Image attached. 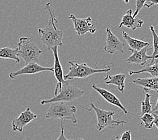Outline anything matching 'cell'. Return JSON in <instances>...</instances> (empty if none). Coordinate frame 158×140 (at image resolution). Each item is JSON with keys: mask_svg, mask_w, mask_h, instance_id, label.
Listing matches in <instances>:
<instances>
[{"mask_svg": "<svg viewBox=\"0 0 158 140\" xmlns=\"http://www.w3.org/2000/svg\"><path fill=\"white\" fill-rule=\"evenodd\" d=\"M123 39L126 40L127 44L129 46V50L132 51H140L142 49H143L145 47H149V43L148 42L141 40H139L136 39L131 37L128 34L125 32H123Z\"/></svg>", "mask_w": 158, "mask_h": 140, "instance_id": "cell-17", "label": "cell"}, {"mask_svg": "<svg viewBox=\"0 0 158 140\" xmlns=\"http://www.w3.org/2000/svg\"><path fill=\"white\" fill-rule=\"evenodd\" d=\"M0 58L4 59H12L17 63L20 62V59L18 56L17 49H12L7 47L0 48Z\"/></svg>", "mask_w": 158, "mask_h": 140, "instance_id": "cell-19", "label": "cell"}, {"mask_svg": "<svg viewBox=\"0 0 158 140\" xmlns=\"http://www.w3.org/2000/svg\"><path fill=\"white\" fill-rule=\"evenodd\" d=\"M52 71L53 72V67H43L38 63H30L25 65L24 67L21 68L20 70H17L14 72H11L9 74V77L11 79H15L18 76L24 75H32L39 74L43 71Z\"/></svg>", "mask_w": 158, "mask_h": 140, "instance_id": "cell-10", "label": "cell"}, {"mask_svg": "<svg viewBox=\"0 0 158 140\" xmlns=\"http://www.w3.org/2000/svg\"><path fill=\"white\" fill-rule=\"evenodd\" d=\"M141 73H149L152 77L158 78V59L155 60H151L148 66L145 67L143 69L140 70H132L130 71L129 74L133 75L134 74H138Z\"/></svg>", "mask_w": 158, "mask_h": 140, "instance_id": "cell-18", "label": "cell"}, {"mask_svg": "<svg viewBox=\"0 0 158 140\" xmlns=\"http://www.w3.org/2000/svg\"><path fill=\"white\" fill-rule=\"evenodd\" d=\"M150 99H151V94L146 92L144 100L141 102V111L139 113V117L143 115L145 113L152 112V106Z\"/></svg>", "mask_w": 158, "mask_h": 140, "instance_id": "cell-20", "label": "cell"}, {"mask_svg": "<svg viewBox=\"0 0 158 140\" xmlns=\"http://www.w3.org/2000/svg\"><path fill=\"white\" fill-rule=\"evenodd\" d=\"M92 109L95 111L97 117L96 128L98 131H101L104 129L109 127L110 129L123 126L127 124L124 121H118L113 119L115 116V112L111 111H105L98 107H96L93 103H90Z\"/></svg>", "mask_w": 158, "mask_h": 140, "instance_id": "cell-6", "label": "cell"}, {"mask_svg": "<svg viewBox=\"0 0 158 140\" xmlns=\"http://www.w3.org/2000/svg\"><path fill=\"white\" fill-rule=\"evenodd\" d=\"M55 140H73V139H67V138H66V137L65 136V132H64V126H63V120H61V134H60V135L59 136V138Z\"/></svg>", "mask_w": 158, "mask_h": 140, "instance_id": "cell-24", "label": "cell"}, {"mask_svg": "<svg viewBox=\"0 0 158 140\" xmlns=\"http://www.w3.org/2000/svg\"><path fill=\"white\" fill-rule=\"evenodd\" d=\"M70 65L69 72L64 75V79L66 81L72 80L76 78H86L90 75L100 73H109L110 67L106 66L103 69H94L86 63H77L74 62H68Z\"/></svg>", "mask_w": 158, "mask_h": 140, "instance_id": "cell-5", "label": "cell"}, {"mask_svg": "<svg viewBox=\"0 0 158 140\" xmlns=\"http://www.w3.org/2000/svg\"><path fill=\"white\" fill-rule=\"evenodd\" d=\"M51 3L46 4L45 10L49 15L47 25L43 28H39L38 32L40 36L42 43L47 47L48 50L54 47H61L63 45V32L58 29L57 24L58 20L52 12Z\"/></svg>", "mask_w": 158, "mask_h": 140, "instance_id": "cell-1", "label": "cell"}, {"mask_svg": "<svg viewBox=\"0 0 158 140\" xmlns=\"http://www.w3.org/2000/svg\"><path fill=\"white\" fill-rule=\"evenodd\" d=\"M69 20L72 21L75 31L79 36L84 35L87 32L94 34L96 31L95 26L92 23L91 17L86 18H77L73 14L68 17Z\"/></svg>", "mask_w": 158, "mask_h": 140, "instance_id": "cell-7", "label": "cell"}, {"mask_svg": "<svg viewBox=\"0 0 158 140\" xmlns=\"http://www.w3.org/2000/svg\"><path fill=\"white\" fill-rule=\"evenodd\" d=\"M133 83L135 85L142 86L145 93L151 91V90H155V91L158 90L157 77L135 79L133 80Z\"/></svg>", "mask_w": 158, "mask_h": 140, "instance_id": "cell-15", "label": "cell"}, {"mask_svg": "<svg viewBox=\"0 0 158 140\" xmlns=\"http://www.w3.org/2000/svg\"><path fill=\"white\" fill-rule=\"evenodd\" d=\"M58 48L59 47H52L51 50L52 51L54 57V67H53V73L54 76L57 79L59 84H65L68 83V81H66L64 79V74L62 66L60 62L59 54H58Z\"/></svg>", "mask_w": 158, "mask_h": 140, "instance_id": "cell-14", "label": "cell"}, {"mask_svg": "<svg viewBox=\"0 0 158 140\" xmlns=\"http://www.w3.org/2000/svg\"><path fill=\"white\" fill-rule=\"evenodd\" d=\"M151 49L149 47H145L140 51H132L133 54L126 59V62L129 63L145 66L148 60H155L153 57L147 55V52Z\"/></svg>", "mask_w": 158, "mask_h": 140, "instance_id": "cell-13", "label": "cell"}, {"mask_svg": "<svg viewBox=\"0 0 158 140\" xmlns=\"http://www.w3.org/2000/svg\"><path fill=\"white\" fill-rule=\"evenodd\" d=\"M121 1H124L126 3H128L129 2V0H121Z\"/></svg>", "mask_w": 158, "mask_h": 140, "instance_id": "cell-30", "label": "cell"}, {"mask_svg": "<svg viewBox=\"0 0 158 140\" xmlns=\"http://www.w3.org/2000/svg\"><path fill=\"white\" fill-rule=\"evenodd\" d=\"M38 115L31 111L30 108H26L24 111L22 112L19 117L14 119L12 122V130L14 132L22 133L24 127L32 121L35 120Z\"/></svg>", "mask_w": 158, "mask_h": 140, "instance_id": "cell-8", "label": "cell"}, {"mask_svg": "<svg viewBox=\"0 0 158 140\" xmlns=\"http://www.w3.org/2000/svg\"><path fill=\"white\" fill-rule=\"evenodd\" d=\"M18 56L25 62V65L30 63H38L43 50L32 43L28 37H21L18 43Z\"/></svg>", "mask_w": 158, "mask_h": 140, "instance_id": "cell-4", "label": "cell"}, {"mask_svg": "<svg viewBox=\"0 0 158 140\" xmlns=\"http://www.w3.org/2000/svg\"><path fill=\"white\" fill-rule=\"evenodd\" d=\"M92 88L96 91L98 93L100 96L103 98L104 100H106L108 103L114 106V107L118 108L119 109L121 110L123 112L125 115H135L133 113H130L129 111H127L126 108L124 107V106L122 104L121 102L118 99V97L115 96L114 94H112V92H109L108 90L104 89V88H100V87L96 86L94 84H93L92 86Z\"/></svg>", "mask_w": 158, "mask_h": 140, "instance_id": "cell-11", "label": "cell"}, {"mask_svg": "<svg viewBox=\"0 0 158 140\" xmlns=\"http://www.w3.org/2000/svg\"><path fill=\"white\" fill-rule=\"evenodd\" d=\"M78 140H84V139H79Z\"/></svg>", "mask_w": 158, "mask_h": 140, "instance_id": "cell-31", "label": "cell"}, {"mask_svg": "<svg viewBox=\"0 0 158 140\" xmlns=\"http://www.w3.org/2000/svg\"><path fill=\"white\" fill-rule=\"evenodd\" d=\"M106 32V43L104 47V50L109 54L113 55L116 52H120L125 53L123 49L125 45L121 42L118 38L112 32L111 30L107 28Z\"/></svg>", "mask_w": 158, "mask_h": 140, "instance_id": "cell-9", "label": "cell"}, {"mask_svg": "<svg viewBox=\"0 0 158 140\" xmlns=\"http://www.w3.org/2000/svg\"><path fill=\"white\" fill-rule=\"evenodd\" d=\"M77 108L74 105H70L66 103H51L47 109L45 117L48 119L69 120L73 123H77L76 117Z\"/></svg>", "mask_w": 158, "mask_h": 140, "instance_id": "cell-3", "label": "cell"}, {"mask_svg": "<svg viewBox=\"0 0 158 140\" xmlns=\"http://www.w3.org/2000/svg\"><path fill=\"white\" fill-rule=\"evenodd\" d=\"M126 74H118L114 75H110L107 73L106 76L104 78V81L106 84H112L117 87L119 91L123 93L125 88V79Z\"/></svg>", "mask_w": 158, "mask_h": 140, "instance_id": "cell-16", "label": "cell"}, {"mask_svg": "<svg viewBox=\"0 0 158 140\" xmlns=\"http://www.w3.org/2000/svg\"><path fill=\"white\" fill-rule=\"evenodd\" d=\"M156 92L158 94V90H157V91H156ZM152 112H154V113H156V114L158 115V99H157V103H156V106H155V107H154V108L152 110Z\"/></svg>", "mask_w": 158, "mask_h": 140, "instance_id": "cell-28", "label": "cell"}, {"mask_svg": "<svg viewBox=\"0 0 158 140\" xmlns=\"http://www.w3.org/2000/svg\"><path fill=\"white\" fill-rule=\"evenodd\" d=\"M153 115V117H154V121H153V124L156 125V127L158 129V115L156 114V113L154 112H152Z\"/></svg>", "mask_w": 158, "mask_h": 140, "instance_id": "cell-27", "label": "cell"}, {"mask_svg": "<svg viewBox=\"0 0 158 140\" xmlns=\"http://www.w3.org/2000/svg\"><path fill=\"white\" fill-rule=\"evenodd\" d=\"M141 123L147 129H152L153 125L154 117L153 113H145L143 115L139 117Z\"/></svg>", "mask_w": 158, "mask_h": 140, "instance_id": "cell-21", "label": "cell"}, {"mask_svg": "<svg viewBox=\"0 0 158 140\" xmlns=\"http://www.w3.org/2000/svg\"><path fill=\"white\" fill-rule=\"evenodd\" d=\"M143 23L144 22L143 20L137 18V17H133V10L129 9L127 13L123 16L121 22L118 26H116V28L120 29L122 28V26H125V27L134 31L138 28H141Z\"/></svg>", "mask_w": 158, "mask_h": 140, "instance_id": "cell-12", "label": "cell"}, {"mask_svg": "<svg viewBox=\"0 0 158 140\" xmlns=\"http://www.w3.org/2000/svg\"><path fill=\"white\" fill-rule=\"evenodd\" d=\"M149 28H150V31L152 32V37H153V53L152 57H153L154 59H158V35L156 32L153 26H150Z\"/></svg>", "mask_w": 158, "mask_h": 140, "instance_id": "cell-22", "label": "cell"}, {"mask_svg": "<svg viewBox=\"0 0 158 140\" xmlns=\"http://www.w3.org/2000/svg\"><path fill=\"white\" fill-rule=\"evenodd\" d=\"M147 1L148 0H136V9H135V12L133 14V17H136L137 16L139 12L144 7Z\"/></svg>", "mask_w": 158, "mask_h": 140, "instance_id": "cell-23", "label": "cell"}, {"mask_svg": "<svg viewBox=\"0 0 158 140\" xmlns=\"http://www.w3.org/2000/svg\"><path fill=\"white\" fill-rule=\"evenodd\" d=\"M120 140H131V133L129 130L126 131L122 134Z\"/></svg>", "mask_w": 158, "mask_h": 140, "instance_id": "cell-25", "label": "cell"}, {"mask_svg": "<svg viewBox=\"0 0 158 140\" xmlns=\"http://www.w3.org/2000/svg\"><path fill=\"white\" fill-rule=\"evenodd\" d=\"M84 94V91L76 86H71L69 83L63 84L61 88L55 87L54 96L50 99L40 101L41 105L54 103H67L80 98Z\"/></svg>", "mask_w": 158, "mask_h": 140, "instance_id": "cell-2", "label": "cell"}, {"mask_svg": "<svg viewBox=\"0 0 158 140\" xmlns=\"http://www.w3.org/2000/svg\"><path fill=\"white\" fill-rule=\"evenodd\" d=\"M148 1L149 2V4L148 3H145L144 7H148V8H149L155 5H158V0H148Z\"/></svg>", "mask_w": 158, "mask_h": 140, "instance_id": "cell-26", "label": "cell"}, {"mask_svg": "<svg viewBox=\"0 0 158 140\" xmlns=\"http://www.w3.org/2000/svg\"><path fill=\"white\" fill-rule=\"evenodd\" d=\"M112 140H120V136H117L114 139H112Z\"/></svg>", "mask_w": 158, "mask_h": 140, "instance_id": "cell-29", "label": "cell"}]
</instances>
